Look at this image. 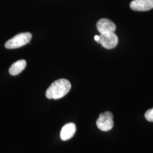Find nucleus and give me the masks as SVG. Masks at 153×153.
I'll return each instance as SVG.
<instances>
[{
  "instance_id": "f257e3e1",
  "label": "nucleus",
  "mask_w": 153,
  "mask_h": 153,
  "mask_svg": "<svg viewBox=\"0 0 153 153\" xmlns=\"http://www.w3.org/2000/svg\"><path fill=\"white\" fill-rule=\"evenodd\" d=\"M71 88V84L68 79H59L49 86L46 91L45 96L49 99H59L65 97Z\"/></svg>"
},
{
  "instance_id": "f03ea898",
  "label": "nucleus",
  "mask_w": 153,
  "mask_h": 153,
  "mask_svg": "<svg viewBox=\"0 0 153 153\" xmlns=\"http://www.w3.org/2000/svg\"><path fill=\"white\" fill-rule=\"evenodd\" d=\"M32 38L30 33H19L6 42L5 46L7 49H16L28 43Z\"/></svg>"
},
{
  "instance_id": "7ed1b4c3",
  "label": "nucleus",
  "mask_w": 153,
  "mask_h": 153,
  "mask_svg": "<svg viewBox=\"0 0 153 153\" xmlns=\"http://www.w3.org/2000/svg\"><path fill=\"white\" fill-rule=\"evenodd\" d=\"M97 126L100 131H110L114 126L113 114L109 111L100 114L97 121Z\"/></svg>"
},
{
  "instance_id": "20e7f679",
  "label": "nucleus",
  "mask_w": 153,
  "mask_h": 153,
  "mask_svg": "<svg viewBox=\"0 0 153 153\" xmlns=\"http://www.w3.org/2000/svg\"><path fill=\"white\" fill-rule=\"evenodd\" d=\"M99 38V43L106 49L114 48L119 41L117 36L114 33H100Z\"/></svg>"
},
{
  "instance_id": "39448f33",
  "label": "nucleus",
  "mask_w": 153,
  "mask_h": 153,
  "mask_svg": "<svg viewBox=\"0 0 153 153\" xmlns=\"http://www.w3.org/2000/svg\"><path fill=\"white\" fill-rule=\"evenodd\" d=\"M130 7L134 11H148L153 8V0H133L130 4Z\"/></svg>"
},
{
  "instance_id": "423d86ee",
  "label": "nucleus",
  "mask_w": 153,
  "mask_h": 153,
  "mask_svg": "<svg viewBox=\"0 0 153 153\" xmlns=\"http://www.w3.org/2000/svg\"><path fill=\"white\" fill-rule=\"evenodd\" d=\"M97 30L100 33H114L116 30L115 23L107 18L99 19L97 23Z\"/></svg>"
},
{
  "instance_id": "0eeeda50",
  "label": "nucleus",
  "mask_w": 153,
  "mask_h": 153,
  "mask_svg": "<svg viewBox=\"0 0 153 153\" xmlns=\"http://www.w3.org/2000/svg\"><path fill=\"white\" fill-rule=\"evenodd\" d=\"M76 131V126L73 123H68L61 129L60 138L62 141H67L74 136Z\"/></svg>"
},
{
  "instance_id": "6e6552de",
  "label": "nucleus",
  "mask_w": 153,
  "mask_h": 153,
  "mask_svg": "<svg viewBox=\"0 0 153 153\" xmlns=\"http://www.w3.org/2000/svg\"><path fill=\"white\" fill-rule=\"evenodd\" d=\"M26 66V61L25 60L17 61L11 65L9 68V73L12 76H16L21 73Z\"/></svg>"
},
{
  "instance_id": "1a4fd4ad",
  "label": "nucleus",
  "mask_w": 153,
  "mask_h": 153,
  "mask_svg": "<svg viewBox=\"0 0 153 153\" xmlns=\"http://www.w3.org/2000/svg\"><path fill=\"white\" fill-rule=\"evenodd\" d=\"M145 117L146 119L150 122H153V108L148 109L145 114Z\"/></svg>"
},
{
  "instance_id": "9d476101",
  "label": "nucleus",
  "mask_w": 153,
  "mask_h": 153,
  "mask_svg": "<svg viewBox=\"0 0 153 153\" xmlns=\"http://www.w3.org/2000/svg\"><path fill=\"white\" fill-rule=\"evenodd\" d=\"M99 39H100V38H99V36H98V35H95L94 36V39L97 42H98L99 40Z\"/></svg>"
}]
</instances>
